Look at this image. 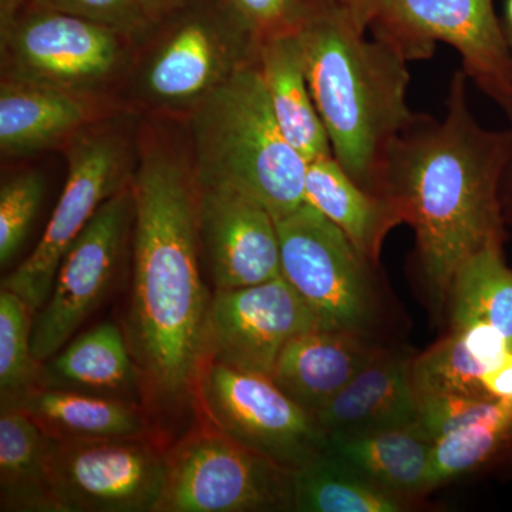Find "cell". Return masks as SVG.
Masks as SVG:
<instances>
[{"mask_svg":"<svg viewBox=\"0 0 512 512\" xmlns=\"http://www.w3.org/2000/svg\"><path fill=\"white\" fill-rule=\"evenodd\" d=\"M133 192V278L124 333L141 404L158 439L197 416L212 293L201 275V185L191 151L138 137Z\"/></svg>","mask_w":512,"mask_h":512,"instance_id":"6da1fadb","label":"cell"},{"mask_svg":"<svg viewBox=\"0 0 512 512\" xmlns=\"http://www.w3.org/2000/svg\"><path fill=\"white\" fill-rule=\"evenodd\" d=\"M468 76L454 74L443 119L416 114L387 151L382 195L416 234L417 259L437 308L447 305L457 269L501 245L500 192L508 134L481 126L467 99Z\"/></svg>","mask_w":512,"mask_h":512,"instance_id":"7a4b0ae2","label":"cell"},{"mask_svg":"<svg viewBox=\"0 0 512 512\" xmlns=\"http://www.w3.org/2000/svg\"><path fill=\"white\" fill-rule=\"evenodd\" d=\"M313 101L333 156L360 187L382 195L387 151L416 114L409 60L379 37L367 39L342 3H323L296 32Z\"/></svg>","mask_w":512,"mask_h":512,"instance_id":"3957f363","label":"cell"},{"mask_svg":"<svg viewBox=\"0 0 512 512\" xmlns=\"http://www.w3.org/2000/svg\"><path fill=\"white\" fill-rule=\"evenodd\" d=\"M188 120L201 187L242 192L275 221L305 204L308 163L282 133L256 62L229 77Z\"/></svg>","mask_w":512,"mask_h":512,"instance_id":"277c9868","label":"cell"},{"mask_svg":"<svg viewBox=\"0 0 512 512\" xmlns=\"http://www.w3.org/2000/svg\"><path fill=\"white\" fill-rule=\"evenodd\" d=\"M127 73L128 97L148 111L190 116L242 67L258 39L222 0H190L157 20Z\"/></svg>","mask_w":512,"mask_h":512,"instance_id":"5b68a950","label":"cell"},{"mask_svg":"<svg viewBox=\"0 0 512 512\" xmlns=\"http://www.w3.org/2000/svg\"><path fill=\"white\" fill-rule=\"evenodd\" d=\"M64 151L66 183L49 224L32 254L2 281V289L16 293L35 313L49 298L74 239L104 202L131 183L138 154L131 114H106L93 121L67 141Z\"/></svg>","mask_w":512,"mask_h":512,"instance_id":"8992f818","label":"cell"},{"mask_svg":"<svg viewBox=\"0 0 512 512\" xmlns=\"http://www.w3.org/2000/svg\"><path fill=\"white\" fill-rule=\"evenodd\" d=\"M131 37L30 0L0 33L3 79L100 99L134 60Z\"/></svg>","mask_w":512,"mask_h":512,"instance_id":"52a82bcc","label":"cell"},{"mask_svg":"<svg viewBox=\"0 0 512 512\" xmlns=\"http://www.w3.org/2000/svg\"><path fill=\"white\" fill-rule=\"evenodd\" d=\"M293 511V471L198 419L167 448L157 512Z\"/></svg>","mask_w":512,"mask_h":512,"instance_id":"ba28073f","label":"cell"},{"mask_svg":"<svg viewBox=\"0 0 512 512\" xmlns=\"http://www.w3.org/2000/svg\"><path fill=\"white\" fill-rule=\"evenodd\" d=\"M282 276L320 329L372 336L380 316L372 262L308 202L276 220Z\"/></svg>","mask_w":512,"mask_h":512,"instance_id":"9c48e42d","label":"cell"},{"mask_svg":"<svg viewBox=\"0 0 512 512\" xmlns=\"http://www.w3.org/2000/svg\"><path fill=\"white\" fill-rule=\"evenodd\" d=\"M295 471L329 447L315 417L269 376L208 360L197 386V420Z\"/></svg>","mask_w":512,"mask_h":512,"instance_id":"30bf717a","label":"cell"},{"mask_svg":"<svg viewBox=\"0 0 512 512\" xmlns=\"http://www.w3.org/2000/svg\"><path fill=\"white\" fill-rule=\"evenodd\" d=\"M47 464L59 512H157L167 448L154 436L89 441L47 437Z\"/></svg>","mask_w":512,"mask_h":512,"instance_id":"8fae6325","label":"cell"},{"mask_svg":"<svg viewBox=\"0 0 512 512\" xmlns=\"http://www.w3.org/2000/svg\"><path fill=\"white\" fill-rule=\"evenodd\" d=\"M369 29L409 62L447 43L487 96L500 103L512 93V50L493 0H392Z\"/></svg>","mask_w":512,"mask_h":512,"instance_id":"7c38bea8","label":"cell"},{"mask_svg":"<svg viewBox=\"0 0 512 512\" xmlns=\"http://www.w3.org/2000/svg\"><path fill=\"white\" fill-rule=\"evenodd\" d=\"M133 218L130 183L101 205L67 249L49 298L33 319L32 350L40 363L64 348L106 298Z\"/></svg>","mask_w":512,"mask_h":512,"instance_id":"4fadbf2b","label":"cell"},{"mask_svg":"<svg viewBox=\"0 0 512 512\" xmlns=\"http://www.w3.org/2000/svg\"><path fill=\"white\" fill-rule=\"evenodd\" d=\"M318 328L311 308L284 276L214 291L205 333V362L214 360L271 377L288 342Z\"/></svg>","mask_w":512,"mask_h":512,"instance_id":"5bb4252c","label":"cell"},{"mask_svg":"<svg viewBox=\"0 0 512 512\" xmlns=\"http://www.w3.org/2000/svg\"><path fill=\"white\" fill-rule=\"evenodd\" d=\"M198 235L214 291L245 288L282 276L275 218L242 192L201 187Z\"/></svg>","mask_w":512,"mask_h":512,"instance_id":"9a60e30c","label":"cell"},{"mask_svg":"<svg viewBox=\"0 0 512 512\" xmlns=\"http://www.w3.org/2000/svg\"><path fill=\"white\" fill-rule=\"evenodd\" d=\"M386 352L370 336L346 330L313 329L296 336L276 360L271 379L282 392L315 417Z\"/></svg>","mask_w":512,"mask_h":512,"instance_id":"2e32d148","label":"cell"},{"mask_svg":"<svg viewBox=\"0 0 512 512\" xmlns=\"http://www.w3.org/2000/svg\"><path fill=\"white\" fill-rule=\"evenodd\" d=\"M100 99L53 87L2 79L0 84V151L29 157L69 141L101 119Z\"/></svg>","mask_w":512,"mask_h":512,"instance_id":"e0dca14e","label":"cell"},{"mask_svg":"<svg viewBox=\"0 0 512 512\" xmlns=\"http://www.w3.org/2000/svg\"><path fill=\"white\" fill-rule=\"evenodd\" d=\"M412 363L413 359L386 350L353 377L315 416L326 436L363 433L419 421Z\"/></svg>","mask_w":512,"mask_h":512,"instance_id":"ac0fdd59","label":"cell"},{"mask_svg":"<svg viewBox=\"0 0 512 512\" xmlns=\"http://www.w3.org/2000/svg\"><path fill=\"white\" fill-rule=\"evenodd\" d=\"M12 409L22 410L52 440L157 437L140 403L96 394L39 386Z\"/></svg>","mask_w":512,"mask_h":512,"instance_id":"d6986e66","label":"cell"},{"mask_svg":"<svg viewBox=\"0 0 512 512\" xmlns=\"http://www.w3.org/2000/svg\"><path fill=\"white\" fill-rule=\"evenodd\" d=\"M39 386L141 404L136 366L126 333L111 322L100 323L70 340L55 356L43 362Z\"/></svg>","mask_w":512,"mask_h":512,"instance_id":"ffe728a7","label":"cell"},{"mask_svg":"<svg viewBox=\"0 0 512 512\" xmlns=\"http://www.w3.org/2000/svg\"><path fill=\"white\" fill-rule=\"evenodd\" d=\"M305 202L332 221L373 265L379 264L389 232L404 222L396 202L360 187L335 156L308 163Z\"/></svg>","mask_w":512,"mask_h":512,"instance_id":"44dd1931","label":"cell"},{"mask_svg":"<svg viewBox=\"0 0 512 512\" xmlns=\"http://www.w3.org/2000/svg\"><path fill=\"white\" fill-rule=\"evenodd\" d=\"M259 72L275 119L306 163L333 156L328 131L313 101L296 33L259 43Z\"/></svg>","mask_w":512,"mask_h":512,"instance_id":"7402d4cb","label":"cell"},{"mask_svg":"<svg viewBox=\"0 0 512 512\" xmlns=\"http://www.w3.org/2000/svg\"><path fill=\"white\" fill-rule=\"evenodd\" d=\"M329 448L393 493L410 498L430 490L433 437L416 423L352 434H330Z\"/></svg>","mask_w":512,"mask_h":512,"instance_id":"603a6c76","label":"cell"},{"mask_svg":"<svg viewBox=\"0 0 512 512\" xmlns=\"http://www.w3.org/2000/svg\"><path fill=\"white\" fill-rule=\"evenodd\" d=\"M510 350V342L490 323L471 322L451 328L447 338L413 359L417 399L431 394L488 396L481 380Z\"/></svg>","mask_w":512,"mask_h":512,"instance_id":"cb8c5ba5","label":"cell"},{"mask_svg":"<svg viewBox=\"0 0 512 512\" xmlns=\"http://www.w3.org/2000/svg\"><path fill=\"white\" fill-rule=\"evenodd\" d=\"M409 505L410 498L377 484L329 447L293 471V511L400 512Z\"/></svg>","mask_w":512,"mask_h":512,"instance_id":"d4e9b609","label":"cell"},{"mask_svg":"<svg viewBox=\"0 0 512 512\" xmlns=\"http://www.w3.org/2000/svg\"><path fill=\"white\" fill-rule=\"evenodd\" d=\"M0 511L59 512L47 464V437L19 409H0Z\"/></svg>","mask_w":512,"mask_h":512,"instance_id":"484cf974","label":"cell"},{"mask_svg":"<svg viewBox=\"0 0 512 512\" xmlns=\"http://www.w3.org/2000/svg\"><path fill=\"white\" fill-rule=\"evenodd\" d=\"M512 450V400L485 397L476 416L434 441L430 490L501 460Z\"/></svg>","mask_w":512,"mask_h":512,"instance_id":"4316f807","label":"cell"},{"mask_svg":"<svg viewBox=\"0 0 512 512\" xmlns=\"http://www.w3.org/2000/svg\"><path fill=\"white\" fill-rule=\"evenodd\" d=\"M447 303L451 328L490 323L512 348V271L505 265L501 245L481 249L457 269Z\"/></svg>","mask_w":512,"mask_h":512,"instance_id":"83f0119b","label":"cell"},{"mask_svg":"<svg viewBox=\"0 0 512 512\" xmlns=\"http://www.w3.org/2000/svg\"><path fill=\"white\" fill-rule=\"evenodd\" d=\"M35 311L16 293L0 292V409L18 406L39 387L40 367L32 350Z\"/></svg>","mask_w":512,"mask_h":512,"instance_id":"f1b7e54d","label":"cell"},{"mask_svg":"<svg viewBox=\"0 0 512 512\" xmlns=\"http://www.w3.org/2000/svg\"><path fill=\"white\" fill-rule=\"evenodd\" d=\"M45 195V178L37 171H22L0 187V264L15 258L28 237Z\"/></svg>","mask_w":512,"mask_h":512,"instance_id":"f546056e","label":"cell"},{"mask_svg":"<svg viewBox=\"0 0 512 512\" xmlns=\"http://www.w3.org/2000/svg\"><path fill=\"white\" fill-rule=\"evenodd\" d=\"M258 42L292 35L329 0H222ZM336 2V0H335Z\"/></svg>","mask_w":512,"mask_h":512,"instance_id":"4dcf8cb0","label":"cell"},{"mask_svg":"<svg viewBox=\"0 0 512 512\" xmlns=\"http://www.w3.org/2000/svg\"><path fill=\"white\" fill-rule=\"evenodd\" d=\"M36 5L60 10L119 30L141 45L154 22L138 0H32Z\"/></svg>","mask_w":512,"mask_h":512,"instance_id":"1f68e13d","label":"cell"},{"mask_svg":"<svg viewBox=\"0 0 512 512\" xmlns=\"http://www.w3.org/2000/svg\"><path fill=\"white\" fill-rule=\"evenodd\" d=\"M392 0H350L349 12L357 25L369 29Z\"/></svg>","mask_w":512,"mask_h":512,"instance_id":"d6a6232c","label":"cell"},{"mask_svg":"<svg viewBox=\"0 0 512 512\" xmlns=\"http://www.w3.org/2000/svg\"><path fill=\"white\" fill-rule=\"evenodd\" d=\"M188 2L190 0H138L141 8L146 10L147 15L154 23Z\"/></svg>","mask_w":512,"mask_h":512,"instance_id":"836d02e7","label":"cell"},{"mask_svg":"<svg viewBox=\"0 0 512 512\" xmlns=\"http://www.w3.org/2000/svg\"><path fill=\"white\" fill-rule=\"evenodd\" d=\"M29 3L30 0H0V33L12 25Z\"/></svg>","mask_w":512,"mask_h":512,"instance_id":"e575fe53","label":"cell"},{"mask_svg":"<svg viewBox=\"0 0 512 512\" xmlns=\"http://www.w3.org/2000/svg\"><path fill=\"white\" fill-rule=\"evenodd\" d=\"M498 104L503 107L505 114H507L508 121H510V130L507 131L508 157L507 164H505L503 187L510 190L512 195V93Z\"/></svg>","mask_w":512,"mask_h":512,"instance_id":"d590c367","label":"cell"},{"mask_svg":"<svg viewBox=\"0 0 512 512\" xmlns=\"http://www.w3.org/2000/svg\"><path fill=\"white\" fill-rule=\"evenodd\" d=\"M507 18L508 23H510V30H512V0L507 2Z\"/></svg>","mask_w":512,"mask_h":512,"instance_id":"8d00e7d4","label":"cell"},{"mask_svg":"<svg viewBox=\"0 0 512 512\" xmlns=\"http://www.w3.org/2000/svg\"><path fill=\"white\" fill-rule=\"evenodd\" d=\"M336 2L342 3V5L349 10L350 0H336Z\"/></svg>","mask_w":512,"mask_h":512,"instance_id":"74e56055","label":"cell"},{"mask_svg":"<svg viewBox=\"0 0 512 512\" xmlns=\"http://www.w3.org/2000/svg\"><path fill=\"white\" fill-rule=\"evenodd\" d=\"M508 42H510V46H511V50H512V30H510V32H508Z\"/></svg>","mask_w":512,"mask_h":512,"instance_id":"f35d334b","label":"cell"}]
</instances>
